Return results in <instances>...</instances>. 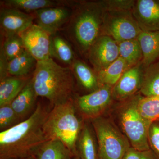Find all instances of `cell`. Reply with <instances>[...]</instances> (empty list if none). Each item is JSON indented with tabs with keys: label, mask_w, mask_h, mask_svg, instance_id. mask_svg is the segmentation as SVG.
I'll list each match as a JSON object with an SVG mask.
<instances>
[{
	"label": "cell",
	"mask_w": 159,
	"mask_h": 159,
	"mask_svg": "<svg viewBox=\"0 0 159 159\" xmlns=\"http://www.w3.org/2000/svg\"><path fill=\"white\" fill-rule=\"evenodd\" d=\"M132 13L143 31H159V0H137Z\"/></svg>",
	"instance_id": "cell-13"
},
{
	"label": "cell",
	"mask_w": 159,
	"mask_h": 159,
	"mask_svg": "<svg viewBox=\"0 0 159 159\" xmlns=\"http://www.w3.org/2000/svg\"><path fill=\"white\" fill-rule=\"evenodd\" d=\"M58 2L51 0H6L2 2L3 7L17 9L27 13L44 8L60 6Z\"/></svg>",
	"instance_id": "cell-26"
},
{
	"label": "cell",
	"mask_w": 159,
	"mask_h": 159,
	"mask_svg": "<svg viewBox=\"0 0 159 159\" xmlns=\"http://www.w3.org/2000/svg\"><path fill=\"white\" fill-rule=\"evenodd\" d=\"M22 122L11 107V104L0 107V129L1 131L11 128Z\"/></svg>",
	"instance_id": "cell-29"
},
{
	"label": "cell",
	"mask_w": 159,
	"mask_h": 159,
	"mask_svg": "<svg viewBox=\"0 0 159 159\" xmlns=\"http://www.w3.org/2000/svg\"><path fill=\"white\" fill-rule=\"evenodd\" d=\"M74 75L71 68L57 64L52 58L37 61L31 78L37 97L55 106L72 99Z\"/></svg>",
	"instance_id": "cell-2"
},
{
	"label": "cell",
	"mask_w": 159,
	"mask_h": 159,
	"mask_svg": "<svg viewBox=\"0 0 159 159\" xmlns=\"http://www.w3.org/2000/svg\"><path fill=\"white\" fill-rule=\"evenodd\" d=\"M37 96L31 78L11 103L12 108L21 121L33 110Z\"/></svg>",
	"instance_id": "cell-16"
},
{
	"label": "cell",
	"mask_w": 159,
	"mask_h": 159,
	"mask_svg": "<svg viewBox=\"0 0 159 159\" xmlns=\"http://www.w3.org/2000/svg\"><path fill=\"white\" fill-rule=\"evenodd\" d=\"M72 157L65 145L57 139L47 141L34 156L35 159H70Z\"/></svg>",
	"instance_id": "cell-22"
},
{
	"label": "cell",
	"mask_w": 159,
	"mask_h": 159,
	"mask_svg": "<svg viewBox=\"0 0 159 159\" xmlns=\"http://www.w3.org/2000/svg\"><path fill=\"white\" fill-rule=\"evenodd\" d=\"M142 152L130 147L126 151L122 159H141Z\"/></svg>",
	"instance_id": "cell-33"
},
{
	"label": "cell",
	"mask_w": 159,
	"mask_h": 159,
	"mask_svg": "<svg viewBox=\"0 0 159 159\" xmlns=\"http://www.w3.org/2000/svg\"><path fill=\"white\" fill-rule=\"evenodd\" d=\"M70 159H81V158H80V157H79V155H78L71 157Z\"/></svg>",
	"instance_id": "cell-35"
},
{
	"label": "cell",
	"mask_w": 159,
	"mask_h": 159,
	"mask_svg": "<svg viewBox=\"0 0 159 159\" xmlns=\"http://www.w3.org/2000/svg\"><path fill=\"white\" fill-rule=\"evenodd\" d=\"M25 49L37 61L51 58V35L36 24L20 34Z\"/></svg>",
	"instance_id": "cell-9"
},
{
	"label": "cell",
	"mask_w": 159,
	"mask_h": 159,
	"mask_svg": "<svg viewBox=\"0 0 159 159\" xmlns=\"http://www.w3.org/2000/svg\"><path fill=\"white\" fill-rule=\"evenodd\" d=\"M9 61L7 59L2 48L1 47L0 51V80H1L9 77L8 68Z\"/></svg>",
	"instance_id": "cell-32"
},
{
	"label": "cell",
	"mask_w": 159,
	"mask_h": 159,
	"mask_svg": "<svg viewBox=\"0 0 159 159\" xmlns=\"http://www.w3.org/2000/svg\"><path fill=\"white\" fill-rule=\"evenodd\" d=\"M80 84L90 93L100 87L96 73L82 61L75 59L71 66Z\"/></svg>",
	"instance_id": "cell-18"
},
{
	"label": "cell",
	"mask_w": 159,
	"mask_h": 159,
	"mask_svg": "<svg viewBox=\"0 0 159 159\" xmlns=\"http://www.w3.org/2000/svg\"><path fill=\"white\" fill-rule=\"evenodd\" d=\"M37 61L25 50L21 54L9 61V76L26 77L30 71L35 68Z\"/></svg>",
	"instance_id": "cell-24"
},
{
	"label": "cell",
	"mask_w": 159,
	"mask_h": 159,
	"mask_svg": "<svg viewBox=\"0 0 159 159\" xmlns=\"http://www.w3.org/2000/svg\"><path fill=\"white\" fill-rule=\"evenodd\" d=\"M141 159H157L154 154L150 150L142 152Z\"/></svg>",
	"instance_id": "cell-34"
},
{
	"label": "cell",
	"mask_w": 159,
	"mask_h": 159,
	"mask_svg": "<svg viewBox=\"0 0 159 159\" xmlns=\"http://www.w3.org/2000/svg\"><path fill=\"white\" fill-rule=\"evenodd\" d=\"M137 39L143 54L142 62L145 68L159 60V31H142Z\"/></svg>",
	"instance_id": "cell-15"
},
{
	"label": "cell",
	"mask_w": 159,
	"mask_h": 159,
	"mask_svg": "<svg viewBox=\"0 0 159 159\" xmlns=\"http://www.w3.org/2000/svg\"><path fill=\"white\" fill-rule=\"evenodd\" d=\"M129 68L125 61L119 57L107 67L96 73L99 85L113 87L122 74Z\"/></svg>",
	"instance_id": "cell-20"
},
{
	"label": "cell",
	"mask_w": 159,
	"mask_h": 159,
	"mask_svg": "<svg viewBox=\"0 0 159 159\" xmlns=\"http://www.w3.org/2000/svg\"><path fill=\"white\" fill-rule=\"evenodd\" d=\"M73 10L65 6L50 7L39 9L34 12L36 25L43 29L51 36L57 31L72 16Z\"/></svg>",
	"instance_id": "cell-11"
},
{
	"label": "cell",
	"mask_w": 159,
	"mask_h": 159,
	"mask_svg": "<svg viewBox=\"0 0 159 159\" xmlns=\"http://www.w3.org/2000/svg\"><path fill=\"white\" fill-rule=\"evenodd\" d=\"M18 159H35L34 157H28Z\"/></svg>",
	"instance_id": "cell-36"
},
{
	"label": "cell",
	"mask_w": 159,
	"mask_h": 159,
	"mask_svg": "<svg viewBox=\"0 0 159 159\" xmlns=\"http://www.w3.org/2000/svg\"><path fill=\"white\" fill-rule=\"evenodd\" d=\"M104 11H132L135 1L134 0H103L99 1Z\"/></svg>",
	"instance_id": "cell-30"
},
{
	"label": "cell",
	"mask_w": 159,
	"mask_h": 159,
	"mask_svg": "<svg viewBox=\"0 0 159 159\" xmlns=\"http://www.w3.org/2000/svg\"><path fill=\"white\" fill-rule=\"evenodd\" d=\"M144 97L159 96V61L145 68L140 89Z\"/></svg>",
	"instance_id": "cell-21"
},
{
	"label": "cell",
	"mask_w": 159,
	"mask_h": 159,
	"mask_svg": "<svg viewBox=\"0 0 159 159\" xmlns=\"http://www.w3.org/2000/svg\"><path fill=\"white\" fill-rule=\"evenodd\" d=\"M112 87L101 86L96 91L77 98L79 110L85 116L91 119L99 117L107 107L112 97Z\"/></svg>",
	"instance_id": "cell-10"
},
{
	"label": "cell",
	"mask_w": 159,
	"mask_h": 159,
	"mask_svg": "<svg viewBox=\"0 0 159 159\" xmlns=\"http://www.w3.org/2000/svg\"><path fill=\"white\" fill-rule=\"evenodd\" d=\"M142 31L132 10L103 12L100 36H108L119 43L137 38Z\"/></svg>",
	"instance_id": "cell-7"
},
{
	"label": "cell",
	"mask_w": 159,
	"mask_h": 159,
	"mask_svg": "<svg viewBox=\"0 0 159 159\" xmlns=\"http://www.w3.org/2000/svg\"><path fill=\"white\" fill-rule=\"evenodd\" d=\"M137 108L143 118L151 122L159 119V96L142 97L139 95Z\"/></svg>",
	"instance_id": "cell-27"
},
{
	"label": "cell",
	"mask_w": 159,
	"mask_h": 159,
	"mask_svg": "<svg viewBox=\"0 0 159 159\" xmlns=\"http://www.w3.org/2000/svg\"><path fill=\"white\" fill-rule=\"evenodd\" d=\"M97 137L99 159H122L130 148L125 137L108 119L100 116L91 119Z\"/></svg>",
	"instance_id": "cell-5"
},
{
	"label": "cell",
	"mask_w": 159,
	"mask_h": 159,
	"mask_svg": "<svg viewBox=\"0 0 159 159\" xmlns=\"http://www.w3.org/2000/svg\"><path fill=\"white\" fill-rule=\"evenodd\" d=\"M49 111L38 103L27 119L0 133V159H18L34 157L49 139L43 125Z\"/></svg>",
	"instance_id": "cell-1"
},
{
	"label": "cell",
	"mask_w": 159,
	"mask_h": 159,
	"mask_svg": "<svg viewBox=\"0 0 159 159\" xmlns=\"http://www.w3.org/2000/svg\"><path fill=\"white\" fill-rule=\"evenodd\" d=\"M33 16L17 9L3 7L0 11V25L5 35L20 34L33 24Z\"/></svg>",
	"instance_id": "cell-14"
},
{
	"label": "cell",
	"mask_w": 159,
	"mask_h": 159,
	"mask_svg": "<svg viewBox=\"0 0 159 159\" xmlns=\"http://www.w3.org/2000/svg\"><path fill=\"white\" fill-rule=\"evenodd\" d=\"M90 127L84 124L77 143V150L81 159H99L98 146Z\"/></svg>",
	"instance_id": "cell-19"
},
{
	"label": "cell",
	"mask_w": 159,
	"mask_h": 159,
	"mask_svg": "<svg viewBox=\"0 0 159 159\" xmlns=\"http://www.w3.org/2000/svg\"><path fill=\"white\" fill-rule=\"evenodd\" d=\"M51 55L65 64L72 65L74 54L72 47L63 38L57 34L51 36Z\"/></svg>",
	"instance_id": "cell-25"
},
{
	"label": "cell",
	"mask_w": 159,
	"mask_h": 159,
	"mask_svg": "<svg viewBox=\"0 0 159 159\" xmlns=\"http://www.w3.org/2000/svg\"><path fill=\"white\" fill-rule=\"evenodd\" d=\"M145 68L141 62L126 70L113 87V98L124 100L132 97L140 90Z\"/></svg>",
	"instance_id": "cell-12"
},
{
	"label": "cell",
	"mask_w": 159,
	"mask_h": 159,
	"mask_svg": "<svg viewBox=\"0 0 159 159\" xmlns=\"http://www.w3.org/2000/svg\"><path fill=\"white\" fill-rule=\"evenodd\" d=\"M148 140L150 148L159 158V122L158 120L152 122L149 126Z\"/></svg>",
	"instance_id": "cell-31"
},
{
	"label": "cell",
	"mask_w": 159,
	"mask_h": 159,
	"mask_svg": "<svg viewBox=\"0 0 159 159\" xmlns=\"http://www.w3.org/2000/svg\"><path fill=\"white\" fill-rule=\"evenodd\" d=\"M2 48L9 61L25 50L20 35L16 34L5 35V39Z\"/></svg>",
	"instance_id": "cell-28"
},
{
	"label": "cell",
	"mask_w": 159,
	"mask_h": 159,
	"mask_svg": "<svg viewBox=\"0 0 159 159\" xmlns=\"http://www.w3.org/2000/svg\"></svg>",
	"instance_id": "cell-37"
},
{
	"label": "cell",
	"mask_w": 159,
	"mask_h": 159,
	"mask_svg": "<svg viewBox=\"0 0 159 159\" xmlns=\"http://www.w3.org/2000/svg\"><path fill=\"white\" fill-rule=\"evenodd\" d=\"M72 10L70 20L71 36L80 51L87 53L100 36L104 11L99 1L80 2Z\"/></svg>",
	"instance_id": "cell-4"
},
{
	"label": "cell",
	"mask_w": 159,
	"mask_h": 159,
	"mask_svg": "<svg viewBox=\"0 0 159 159\" xmlns=\"http://www.w3.org/2000/svg\"><path fill=\"white\" fill-rule=\"evenodd\" d=\"M90 62L96 73L108 66L119 57L118 43L112 38L101 35L87 52Z\"/></svg>",
	"instance_id": "cell-8"
},
{
	"label": "cell",
	"mask_w": 159,
	"mask_h": 159,
	"mask_svg": "<svg viewBox=\"0 0 159 159\" xmlns=\"http://www.w3.org/2000/svg\"><path fill=\"white\" fill-rule=\"evenodd\" d=\"M29 80L26 77L9 76L1 80L0 107L11 104L25 87Z\"/></svg>",
	"instance_id": "cell-17"
},
{
	"label": "cell",
	"mask_w": 159,
	"mask_h": 159,
	"mask_svg": "<svg viewBox=\"0 0 159 159\" xmlns=\"http://www.w3.org/2000/svg\"><path fill=\"white\" fill-rule=\"evenodd\" d=\"M83 125L71 99L54 106L44 123L43 130L49 140L62 142L72 156H75L78 155L77 143Z\"/></svg>",
	"instance_id": "cell-3"
},
{
	"label": "cell",
	"mask_w": 159,
	"mask_h": 159,
	"mask_svg": "<svg viewBox=\"0 0 159 159\" xmlns=\"http://www.w3.org/2000/svg\"><path fill=\"white\" fill-rule=\"evenodd\" d=\"M117 43L119 46V57L125 61L129 68L142 62L143 54L137 38Z\"/></svg>",
	"instance_id": "cell-23"
},
{
	"label": "cell",
	"mask_w": 159,
	"mask_h": 159,
	"mask_svg": "<svg viewBox=\"0 0 159 159\" xmlns=\"http://www.w3.org/2000/svg\"><path fill=\"white\" fill-rule=\"evenodd\" d=\"M139 95L125 103L121 111L120 120L123 131L132 147L140 152L150 150L148 140L152 122L142 116L137 108Z\"/></svg>",
	"instance_id": "cell-6"
}]
</instances>
